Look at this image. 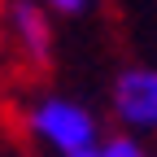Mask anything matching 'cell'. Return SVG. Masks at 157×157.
<instances>
[{"label": "cell", "mask_w": 157, "mask_h": 157, "mask_svg": "<svg viewBox=\"0 0 157 157\" xmlns=\"http://www.w3.org/2000/svg\"><path fill=\"white\" fill-rule=\"evenodd\" d=\"M17 127L31 144H39L52 157H78L105 140L101 118H96L83 101H74L66 92H39L17 109Z\"/></svg>", "instance_id": "cell-1"}, {"label": "cell", "mask_w": 157, "mask_h": 157, "mask_svg": "<svg viewBox=\"0 0 157 157\" xmlns=\"http://www.w3.org/2000/svg\"><path fill=\"white\" fill-rule=\"evenodd\" d=\"M109 113L122 135H157V66H127L109 87Z\"/></svg>", "instance_id": "cell-3"}, {"label": "cell", "mask_w": 157, "mask_h": 157, "mask_svg": "<svg viewBox=\"0 0 157 157\" xmlns=\"http://www.w3.org/2000/svg\"><path fill=\"white\" fill-rule=\"evenodd\" d=\"M78 157H105V144H96V148H87V153H78Z\"/></svg>", "instance_id": "cell-6"}, {"label": "cell", "mask_w": 157, "mask_h": 157, "mask_svg": "<svg viewBox=\"0 0 157 157\" xmlns=\"http://www.w3.org/2000/svg\"><path fill=\"white\" fill-rule=\"evenodd\" d=\"M0 5H5V0H0Z\"/></svg>", "instance_id": "cell-7"}, {"label": "cell", "mask_w": 157, "mask_h": 157, "mask_svg": "<svg viewBox=\"0 0 157 157\" xmlns=\"http://www.w3.org/2000/svg\"><path fill=\"white\" fill-rule=\"evenodd\" d=\"M0 39H5L9 61L22 74H48L57 52V26L39 0H5L0 5Z\"/></svg>", "instance_id": "cell-2"}, {"label": "cell", "mask_w": 157, "mask_h": 157, "mask_svg": "<svg viewBox=\"0 0 157 157\" xmlns=\"http://www.w3.org/2000/svg\"><path fill=\"white\" fill-rule=\"evenodd\" d=\"M39 5H44L52 17H78V13H87L96 0H39Z\"/></svg>", "instance_id": "cell-5"}, {"label": "cell", "mask_w": 157, "mask_h": 157, "mask_svg": "<svg viewBox=\"0 0 157 157\" xmlns=\"http://www.w3.org/2000/svg\"><path fill=\"white\" fill-rule=\"evenodd\" d=\"M101 144H105V157H157L148 140H140V135H122V131H118V135H105Z\"/></svg>", "instance_id": "cell-4"}]
</instances>
